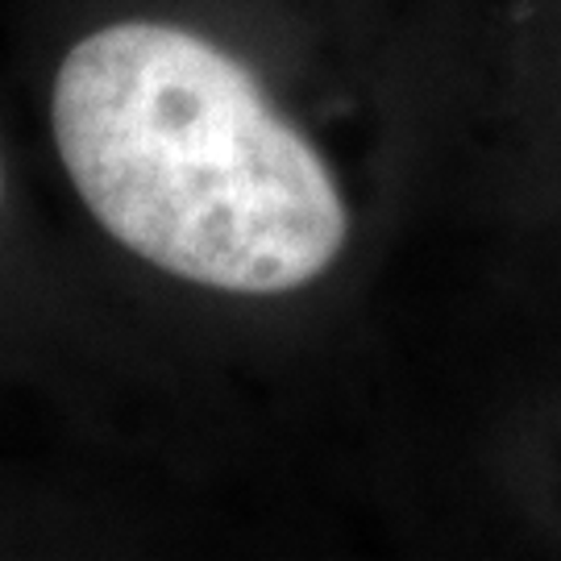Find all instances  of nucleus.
<instances>
[{
	"label": "nucleus",
	"mask_w": 561,
	"mask_h": 561,
	"mask_svg": "<svg viewBox=\"0 0 561 561\" xmlns=\"http://www.w3.org/2000/svg\"><path fill=\"white\" fill-rule=\"evenodd\" d=\"M50 129L96 225L183 283L283 296L345 250L350 213L321 150L183 25L113 21L76 42Z\"/></svg>",
	"instance_id": "nucleus-1"
},
{
	"label": "nucleus",
	"mask_w": 561,
	"mask_h": 561,
	"mask_svg": "<svg viewBox=\"0 0 561 561\" xmlns=\"http://www.w3.org/2000/svg\"><path fill=\"white\" fill-rule=\"evenodd\" d=\"M0 196H4V175H0Z\"/></svg>",
	"instance_id": "nucleus-2"
}]
</instances>
